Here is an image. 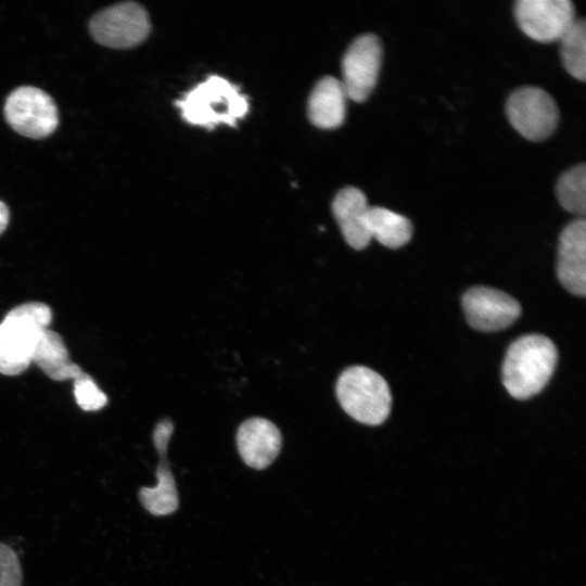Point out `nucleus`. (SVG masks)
Segmentation results:
<instances>
[{
  "instance_id": "19",
  "label": "nucleus",
  "mask_w": 586,
  "mask_h": 586,
  "mask_svg": "<svg viewBox=\"0 0 586 586\" xmlns=\"http://www.w3.org/2000/svg\"><path fill=\"white\" fill-rule=\"evenodd\" d=\"M556 194L560 205L572 214L584 216L586 211V166L579 164L558 179Z\"/></svg>"
},
{
  "instance_id": "5",
  "label": "nucleus",
  "mask_w": 586,
  "mask_h": 586,
  "mask_svg": "<svg viewBox=\"0 0 586 586\" xmlns=\"http://www.w3.org/2000/svg\"><path fill=\"white\" fill-rule=\"evenodd\" d=\"M151 24L145 9L127 1L107 7L89 22L91 37L113 49H128L141 43L150 34Z\"/></svg>"
},
{
  "instance_id": "6",
  "label": "nucleus",
  "mask_w": 586,
  "mask_h": 586,
  "mask_svg": "<svg viewBox=\"0 0 586 586\" xmlns=\"http://www.w3.org/2000/svg\"><path fill=\"white\" fill-rule=\"evenodd\" d=\"M4 117L16 132L33 139L50 136L59 125L55 102L47 92L33 86L17 87L8 95Z\"/></svg>"
},
{
  "instance_id": "9",
  "label": "nucleus",
  "mask_w": 586,
  "mask_h": 586,
  "mask_svg": "<svg viewBox=\"0 0 586 586\" xmlns=\"http://www.w3.org/2000/svg\"><path fill=\"white\" fill-rule=\"evenodd\" d=\"M514 15L522 31L539 42L559 41L576 20L569 0H519Z\"/></svg>"
},
{
  "instance_id": "17",
  "label": "nucleus",
  "mask_w": 586,
  "mask_h": 586,
  "mask_svg": "<svg viewBox=\"0 0 586 586\" xmlns=\"http://www.w3.org/2000/svg\"><path fill=\"white\" fill-rule=\"evenodd\" d=\"M365 222L370 238L390 249L405 245L412 235L410 220L385 207L369 206Z\"/></svg>"
},
{
  "instance_id": "18",
  "label": "nucleus",
  "mask_w": 586,
  "mask_h": 586,
  "mask_svg": "<svg viewBox=\"0 0 586 586\" xmlns=\"http://www.w3.org/2000/svg\"><path fill=\"white\" fill-rule=\"evenodd\" d=\"M560 56L566 72L584 81L586 78V24L575 20L560 38Z\"/></svg>"
},
{
  "instance_id": "3",
  "label": "nucleus",
  "mask_w": 586,
  "mask_h": 586,
  "mask_svg": "<svg viewBox=\"0 0 586 586\" xmlns=\"http://www.w3.org/2000/svg\"><path fill=\"white\" fill-rule=\"evenodd\" d=\"M181 116L191 125L208 129L218 124L235 126L249 111L240 88L220 76H209L176 102Z\"/></svg>"
},
{
  "instance_id": "12",
  "label": "nucleus",
  "mask_w": 586,
  "mask_h": 586,
  "mask_svg": "<svg viewBox=\"0 0 586 586\" xmlns=\"http://www.w3.org/2000/svg\"><path fill=\"white\" fill-rule=\"evenodd\" d=\"M557 275L560 283L574 295L586 293V222L571 221L559 237Z\"/></svg>"
},
{
  "instance_id": "4",
  "label": "nucleus",
  "mask_w": 586,
  "mask_h": 586,
  "mask_svg": "<svg viewBox=\"0 0 586 586\" xmlns=\"http://www.w3.org/2000/svg\"><path fill=\"white\" fill-rule=\"evenodd\" d=\"M335 391L343 410L360 423L379 425L390 415V387L370 368L353 366L345 369L337 379Z\"/></svg>"
},
{
  "instance_id": "14",
  "label": "nucleus",
  "mask_w": 586,
  "mask_h": 586,
  "mask_svg": "<svg viewBox=\"0 0 586 586\" xmlns=\"http://www.w3.org/2000/svg\"><path fill=\"white\" fill-rule=\"evenodd\" d=\"M368 208L366 195L355 187L340 190L332 203V212L342 235L355 250L365 249L371 241L365 222Z\"/></svg>"
},
{
  "instance_id": "16",
  "label": "nucleus",
  "mask_w": 586,
  "mask_h": 586,
  "mask_svg": "<svg viewBox=\"0 0 586 586\" xmlns=\"http://www.w3.org/2000/svg\"><path fill=\"white\" fill-rule=\"evenodd\" d=\"M31 362L54 381H74L85 372L71 360L62 336L49 328L41 333Z\"/></svg>"
},
{
  "instance_id": "10",
  "label": "nucleus",
  "mask_w": 586,
  "mask_h": 586,
  "mask_svg": "<svg viewBox=\"0 0 586 586\" xmlns=\"http://www.w3.org/2000/svg\"><path fill=\"white\" fill-rule=\"evenodd\" d=\"M462 307L469 324L484 332L502 330L521 314V306L509 294L486 286L469 289L462 296Z\"/></svg>"
},
{
  "instance_id": "22",
  "label": "nucleus",
  "mask_w": 586,
  "mask_h": 586,
  "mask_svg": "<svg viewBox=\"0 0 586 586\" xmlns=\"http://www.w3.org/2000/svg\"><path fill=\"white\" fill-rule=\"evenodd\" d=\"M10 212L5 203L0 201V234L7 229Z\"/></svg>"
},
{
  "instance_id": "2",
  "label": "nucleus",
  "mask_w": 586,
  "mask_h": 586,
  "mask_svg": "<svg viewBox=\"0 0 586 586\" xmlns=\"http://www.w3.org/2000/svg\"><path fill=\"white\" fill-rule=\"evenodd\" d=\"M51 319L50 307L40 302L18 305L7 314L0 322V373L16 375L28 368Z\"/></svg>"
},
{
  "instance_id": "11",
  "label": "nucleus",
  "mask_w": 586,
  "mask_h": 586,
  "mask_svg": "<svg viewBox=\"0 0 586 586\" xmlns=\"http://www.w3.org/2000/svg\"><path fill=\"white\" fill-rule=\"evenodd\" d=\"M174 431L169 419L160 421L153 432V442L160 456L154 487H141L138 492L142 507L151 514L161 517L174 513L179 507L178 491L169 463L166 459L167 444Z\"/></svg>"
},
{
  "instance_id": "15",
  "label": "nucleus",
  "mask_w": 586,
  "mask_h": 586,
  "mask_svg": "<svg viewBox=\"0 0 586 586\" xmlns=\"http://www.w3.org/2000/svg\"><path fill=\"white\" fill-rule=\"evenodd\" d=\"M346 92L341 80L326 76L313 89L308 100V117L321 129L341 126L346 112Z\"/></svg>"
},
{
  "instance_id": "21",
  "label": "nucleus",
  "mask_w": 586,
  "mask_h": 586,
  "mask_svg": "<svg viewBox=\"0 0 586 586\" xmlns=\"http://www.w3.org/2000/svg\"><path fill=\"white\" fill-rule=\"evenodd\" d=\"M0 586H23V573L15 551L0 542Z\"/></svg>"
},
{
  "instance_id": "8",
  "label": "nucleus",
  "mask_w": 586,
  "mask_h": 586,
  "mask_svg": "<svg viewBox=\"0 0 586 586\" xmlns=\"http://www.w3.org/2000/svg\"><path fill=\"white\" fill-rule=\"evenodd\" d=\"M382 61V46L373 34L357 37L342 61L341 80L347 98L364 102L375 87Z\"/></svg>"
},
{
  "instance_id": "7",
  "label": "nucleus",
  "mask_w": 586,
  "mask_h": 586,
  "mask_svg": "<svg viewBox=\"0 0 586 586\" xmlns=\"http://www.w3.org/2000/svg\"><path fill=\"white\" fill-rule=\"evenodd\" d=\"M511 126L525 139L542 141L556 129L559 111L552 97L538 87L526 86L513 91L506 104Z\"/></svg>"
},
{
  "instance_id": "20",
  "label": "nucleus",
  "mask_w": 586,
  "mask_h": 586,
  "mask_svg": "<svg viewBox=\"0 0 586 586\" xmlns=\"http://www.w3.org/2000/svg\"><path fill=\"white\" fill-rule=\"evenodd\" d=\"M74 396L77 405L85 411H97L107 404V396L86 372L74 380Z\"/></svg>"
},
{
  "instance_id": "1",
  "label": "nucleus",
  "mask_w": 586,
  "mask_h": 586,
  "mask_svg": "<svg viewBox=\"0 0 586 586\" xmlns=\"http://www.w3.org/2000/svg\"><path fill=\"white\" fill-rule=\"evenodd\" d=\"M558 359L551 340L540 334L517 339L508 348L502 364V383L518 399L539 393L550 380Z\"/></svg>"
},
{
  "instance_id": "13",
  "label": "nucleus",
  "mask_w": 586,
  "mask_h": 586,
  "mask_svg": "<svg viewBox=\"0 0 586 586\" xmlns=\"http://www.w3.org/2000/svg\"><path fill=\"white\" fill-rule=\"evenodd\" d=\"M282 434L265 418H250L241 423L237 432V447L249 467L263 470L270 466L280 453Z\"/></svg>"
}]
</instances>
